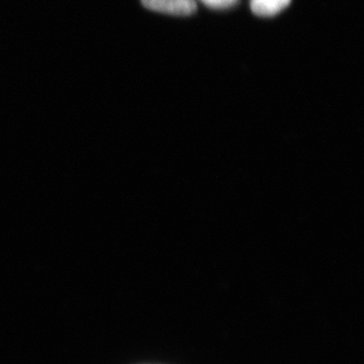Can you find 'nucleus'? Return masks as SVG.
<instances>
[{
  "mask_svg": "<svg viewBox=\"0 0 364 364\" xmlns=\"http://www.w3.org/2000/svg\"><path fill=\"white\" fill-rule=\"evenodd\" d=\"M200 1L210 9H224L235 6L239 0H200Z\"/></svg>",
  "mask_w": 364,
  "mask_h": 364,
  "instance_id": "obj_3",
  "label": "nucleus"
},
{
  "mask_svg": "<svg viewBox=\"0 0 364 364\" xmlns=\"http://www.w3.org/2000/svg\"><path fill=\"white\" fill-rule=\"evenodd\" d=\"M141 2L151 11L173 16H191L198 9L196 0H141Z\"/></svg>",
  "mask_w": 364,
  "mask_h": 364,
  "instance_id": "obj_1",
  "label": "nucleus"
},
{
  "mask_svg": "<svg viewBox=\"0 0 364 364\" xmlns=\"http://www.w3.org/2000/svg\"><path fill=\"white\" fill-rule=\"evenodd\" d=\"M291 0H251V11L258 16H273L289 6Z\"/></svg>",
  "mask_w": 364,
  "mask_h": 364,
  "instance_id": "obj_2",
  "label": "nucleus"
}]
</instances>
